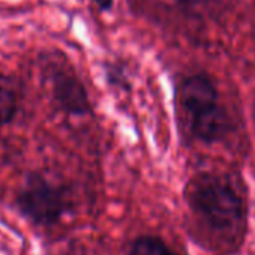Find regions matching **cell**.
<instances>
[{
  "label": "cell",
  "mask_w": 255,
  "mask_h": 255,
  "mask_svg": "<svg viewBox=\"0 0 255 255\" xmlns=\"http://www.w3.org/2000/svg\"><path fill=\"white\" fill-rule=\"evenodd\" d=\"M186 197L195 215L212 230L237 234L245 221V206L231 182L219 174L204 173L194 177Z\"/></svg>",
  "instance_id": "cell-1"
},
{
  "label": "cell",
  "mask_w": 255,
  "mask_h": 255,
  "mask_svg": "<svg viewBox=\"0 0 255 255\" xmlns=\"http://www.w3.org/2000/svg\"><path fill=\"white\" fill-rule=\"evenodd\" d=\"M177 101L195 138L213 143L227 134L230 117L209 77L197 74L185 78L177 90Z\"/></svg>",
  "instance_id": "cell-2"
},
{
  "label": "cell",
  "mask_w": 255,
  "mask_h": 255,
  "mask_svg": "<svg viewBox=\"0 0 255 255\" xmlns=\"http://www.w3.org/2000/svg\"><path fill=\"white\" fill-rule=\"evenodd\" d=\"M21 204L29 216L44 224L59 219L65 209L62 194L42 180L29 185L21 197Z\"/></svg>",
  "instance_id": "cell-3"
},
{
  "label": "cell",
  "mask_w": 255,
  "mask_h": 255,
  "mask_svg": "<svg viewBox=\"0 0 255 255\" xmlns=\"http://www.w3.org/2000/svg\"><path fill=\"white\" fill-rule=\"evenodd\" d=\"M131 255H177V254L162 239L155 236H143L132 243Z\"/></svg>",
  "instance_id": "cell-4"
},
{
  "label": "cell",
  "mask_w": 255,
  "mask_h": 255,
  "mask_svg": "<svg viewBox=\"0 0 255 255\" xmlns=\"http://www.w3.org/2000/svg\"><path fill=\"white\" fill-rule=\"evenodd\" d=\"M17 110V96L9 80L0 75V125L8 123Z\"/></svg>",
  "instance_id": "cell-5"
},
{
  "label": "cell",
  "mask_w": 255,
  "mask_h": 255,
  "mask_svg": "<svg viewBox=\"0 0 255 255\" xmlns=\"http://www.w3.org/2000/svg\"><path fill=\"white\" fill-rule=\"evenodd\" d=\"M95 5L101 9V11H110L114 5V0H93Z\"/></svg>",
  "instance_id": "cell-6"
},
{
  "label": "cell",
  "mask_w": 255,
  "mask_h": 255,
  "mask_svg": "<svg viewBox=\"0 0 255 255\" xmlns=\"http://www.w3.org/2000/svg\"><path fill=\"white\" fill-rule=\"evenodd\" d=\"M177 2H180V3H186V5H192V3L200 2V0H177Z\"/></svg>",
  "instance_id": "cell-7"
}]
</instances>
